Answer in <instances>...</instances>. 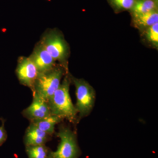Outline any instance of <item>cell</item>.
I'll use <instances>...</instances> for the list:
<instances>
[{"mask_svg":"<svg viewBox=\"0 0 158 158\" xmlns=\"http://www.w3.org/2000/svg\"><path fill=\"white\" fill-rule=\"evenodd\" d=\"M67 74L58 89L48 100L49 108L52 115H56L76 124L79 122L78 112L74 106L69 94L71 77Z\"/></svg>","mask_w":158,"mask_h":158,"instance_id":"cell-1","label":"cell"},{"mask_svg":"<svg viewBox=\"0 0 158 158\" xmlns=\"http://www.w3.org/2000/svg\"><path fill=\"white\" fill-rule=\"evenodd\" d=\"M65 72L68 71L64 67L56 66L51 70L38 74L32 92H36L47 101L59 88Z\"/></svg>","mask_w":158,"mask_h":158,"instance_id":"cell-2","label":"cell"},{"mask_svg":"<svg viewBox=\"0 0 158 158\" xmlns=\"http://www.w3.org/2000/svg\"><path fill=\"white\" fill-rule=\"evenodd\" d=\"M70 77L76 88L77 102L75 106L80 119L88 116L93 110L96 94L93 87L85 80Z\"/></svg>","mask_w":158,"mask_h":158,"instance_id":"cell-3","label":"cell"},{"mask_svg":"<svg viewBox=\"0 0 158 158\" xmlns=\"http://www.w3.org/2000/svg\"><path fill=\"white\" fill-rule=\"evenodd\" d=\"M40 43L52 58L64 64V68L68 71L65 63L69 54V48L61 33L51 30L44 35Z\"/></svg>","mask_w":158,"mask_h":158,"instance_id":"cell-4","label":"cell"},{"mask_svg":"<svg viewBox=\"0 0 158 158\" xmlns=\"http://www.w3.org/2000/svg\"><path fill=\"white\" fill-rule=\"evenodd\" d=\"M56 135L60 142L56 151H51L50 158H78L81 152L76 134L69 128L61 126Z\"/></svg>","mask_w":158,"mask_h":158,"instance_id":"cell-5","label":"cell"},{"mask_svg":"<svg viewBox=\"0 0 158 158\" xmlns=\"http://www.w3.org/2000/svg\"><path fill=\"white\" fill-rule=\"evenodd\" d=\"M16 73L20 83L28 87L33 91L39 73L29 57H21L19 58Z\"/></svg>","mask_w":158,"mask_h":158,"instance_id":"cell-6","label":"cell"},{"mask_svg":"<svg viewBox=\"0 0 158 158\" xmlns=\"http://www.w3.org/2000/svg\"><path fill=\"white\" fill-rule=\"evenodd\" d=\"M22 114L30 122L41 119L51 115L47 101L36 92L33 93V101L31 104L23 110Z\"/></svg>","mask_w":158,"mask_h":158,"instance_id":"cell-7","label":"cell"},{"mask_svg":"<svg viewBox=\"0 0 158 158\" xmlns=\"http://www.w3.org/2000/svg\"><path fill=\"white\" fill-rule=\"evenodd\" d=\"M29 58L35 65L39 73L51 70L56 66V60L40 42L36 46Z\"/></svg>","mask_w":158,"mask_h":158,"instance_id":"cell-8","label":"cell"},{"mask_svg":"<svg viewBox=\"0 0 158 158\" xmlns=\"http://www.w3.org/2000/svg\"><path fill=\"white\" fill-rule=\"evenodd\" d=\"M52 136L30 123L26 131L24 142L25 146L43 145L51 140Z\"/></svg>","mask_w":158,"mask_h":158,"instance_id":"cell-9","label":"cell"},{"mask_svg":"<svg viewBox=\"0 0 158 158\" xmlns=\"http://www.w3.org/2000/svg\"><path fill=\"white\" fill-rule=\"evenodd\" d=\"M134 27L141 31L158 23V10L131 16Z\"/></svg>","mask_w":158,"mask_h":158,"instance_id":"cell-10","label":"cell"},{"mask_svg":"<svg viewBox=\"0 0 158 158\" xmlns=\"http://www.w3.org/2000/svg\"><path fill=\"white\" fill-rule=\"evenodd\" d=\"M62 119L63 118L62 117L51 114L45 118L30 122V123L34 124L41 131L52 135L55 131L56 125L62 121Z\"/></svg>","mask_w":158,"mask_h":158,"instance_id":"cell-11","label":"cell"},{"mask_svg":"<svg viewBox=\"0 0 158 158\" xmlns=\"http://www.w3.org/2000/svg\"><path fill=\"white\" fill-rule=\"evenodd\" d=\"M158 10V0H136L129 12L131 16Z\"/></svg>","mask_w":158,"mask_h":158,"instance_id":"cell-12","label":"cell"},{"mask_svg":"<svg viewBox=\"0 0 158 158\" xmlns=\"http://www.w3.org/2000/svg\"><path fill=\"white\" fill-rule=\"evenodd\" d=\"M25 146L29 158H50L51 151L45 144Z\"/></svg>","mask_w":158,"mask_h":158,"instance_id":"cell-13","label":"cell"},{"mask_svg":"<svg viewBox=\"0 0 158 158\" xmlns=\"http://www.w3.org/2000/svg\"><path fill=\"white\" fill-rule=\"evenodd\" d=\"M116 13L129 11L132 9L136 0H107Z\"/></svg>","mask_w":158,"mask_h":158,"instance_id":"cell-14","label":"cell"},{"mask_svg":"<svg viewBox=\"0 0 158 158\" xmlns=\"http://www.w3.org/2000/svg\"><path fill=\"white\" fill-rule=\"evenodd\" d=\"M144 38L148 42L155 47L158 46V23L155 24L142 31Z\"/></svg>","mask_w":158,"mask_h":158,"instance_id":"cell-15","label":"cell"},{"mask_svg":"<svg viewBox=\"0 0 158 158\" xmlns=\"http://www.w3.org/2000/svg\"><path fill=\"white\" fill-rule=\"evenodd\" d=\"M0 120L2 123V126H0V146H1L6 142L8 138V134L5 127L6 120L2 118H0Z\"/></svg>","mask_w":158,"mask_h":158,"instance_id":"cell-16","label":"cell"}]
</instances>
